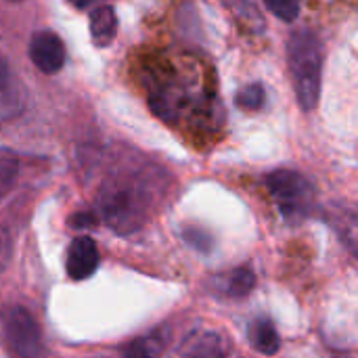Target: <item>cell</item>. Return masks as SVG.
<instances>
[{
	"label": "cell",
	"instance_id": "1",
	"mask_svg": "<svg viewBox=\"0 0 358 358\" xmlns=\"http://www.w3.org/2000/svg\"><path fill=\"white\" fill-rule=\"evenodd\" d=\"M287 61L302 109H315L321 94L323 71V46L319 36L310 29L294 31L287 42Z\"/></svg>",
	"mask_w": 358,
	"mask_h": 358
},
{
	"label": "cell",
	"instance_id": "2",
	"mask_svg": "<svg viewBox=\"0 0 358 358\" xmlns=\"http://www.w3.org/2000/svg\"><path fill=\"white\" fill-rule=\"evenodd\" d=\"M153 195L141 180H113L99 195V214L115 231L138 229L151 208Z\"/></svg>",
	"mask_w": 358,
	"mask_h": 358
},
{
	"label": "cell",
	"instance_id": "3",
	"mask_svg": "<svg viewBox=\"0 0 358 358\" xmlns=\"http://www.w3.org/2000/svg\"><path fill=\"white\" fill-rule=\"evenodd\" d=\"M266 187L279 208V212L292 220L298 222L302 220L310 208H313V199H315V191L310 187V182L294 170H275L268 174L266 178Z\"/></svg>",
	"mask_w": 358,
	"mask_h": 358
},
{
	"label": "cell",
	"instance_id": "4",
	"mask_svg": "<svg viewBox=\"0 0 358 358\" xmlns=\"http://www.w3.org/2000/svg\"><path fill=\"white\" fill-rule=\"evenodd\" d=\"M2 338L10 352L19 358L44 357V340L36 319L19 304H8L0 310Z\"/></svg>",
	"mask_w": 358,
	"mask_h": 358
},
{
	"label": "cell",
	"instance_id": "5",
	"mask_svg": "<svg viewBox=\"0 0 358 358\" xmlns=\"http://www.w3.org/2000/svg\"><path fill=\"white\" fill-rule=\"evenodd\" d=\"M29 57L34 65L44 73H57L65 63L63 40L55 31H38L29 42Z\"/></svg>",
	"mask_w": 358,
	"mask_h": 358
},
{
	"label": "cell",
	"instance_id": "6",
	"mask_svg": "<svg viewBox=\"0 0 358 358\" xmlns=\"http://www.w3.org/2000/svg\"><path fill=\"white\" fill-rule=\"evenodd\" d=\"M325 220L336 231L342 245L358 258V208L348 203H334L327 208Z\"/></svg>",
	"mask_w": 358,
	"mask_h": 358
},
{
	"label": "cell",
	"instance_id": "7",
	"mask_svg": "<svg viewBox=\"0 0 358 358\" xmlns=\"http://www.w3.org/2000/svg\"><path fill=\"white\" fill-rule=\"evenodd\" d=\"M99 266V250L90 237H78L71 241L67 252V275L73 281L88 279Z\"/></svg>",
	"mask_w": 358,
	"mask_h": 358
},
{
	"label": "cell",
	"instance_id": "8",
	"mask_svg": "<svg viewBox=\"0 0 358 358\" xmlns=\"http://www.w3.org/2000/svg\"><path fill=\"white\" fill-rule=\"evenodd\" d=\"M25 105V92L17 76L10 71L4 57H0V120H8L21 113Z\"/></svg>",
	"mask_w": 358,
	"mask_h": 358
},
{
	"label": "cell",
	"instance_id": "9",
	"mask_svg": "<svg viewBox=\"0 0 358 358\" xmlns=\"http://www.w3.org/2000/svg\"><path fill=\"white\" fill-rule=\"evenodd\" d=\"M229 346L214 331H199L191 336L185 344L182 358H227Z\"/></svg>",
	"mask_w": 358,
	"mask_h": 358
},
{
	"label": "cell",
	"instance_id": "10",
	"mask_svg": "<svg viewBox=\"0 0 358 358\" xmlns=\"http://www.w3.org/2000/svg\"><path fill=\"white\" fill-rule=\"evenodd\" d=\"M248 338H250V344L256 352L264 355V357H273L279 352L281 348V340H279V334L273 325L271 319H256L252 325H250V331H248Z\"/></svg>",
	"mask_w": 358,
	"mask_h": 358
},
{
	"label": "cell",
	"instance_id": "11",
	"mask_svg": "<svg viewBox=\"0 0 358 358\" xmlns=\"http://www.w3.org/2000/svg\"><path fill=\"white\" fill-rule=\"evenodd\" d=\"M115 31H117V17H115L113 6H109V4L99 6L90 15V34H92L94 44H99V46L109 44L113 40Z\"/></svg>",
	"mask_w": 358,
	"mask_h": 358
},
{
	"label": "cell",
	"instance_id": "12",
	"mask_svg": "<svg viewBox=\"0 0 358 358\" xmlns=\"http://www.w3.org/2000/svg\"><path fill=\"white\" fill-rule=\"evenodd\" d=\"M256 287V275L250 268H235L218 279V289L231 298H243Z\"/></svg>",
	"mask_w": 358,
	"mask_h": 358
},
{
	"label": "cell",
	"instance_id": "13",
	"mask_svg": "<svg viewBox=\"0 0 358 358\" xmlns=\"http://www.w3.org/2000/svg\"><path fill=\"white\" fill-rule=\"evenodd\" d=\"M19 174V159L15 153L0 149V199L13 189Z\"/></svg>",
	"mask_w": 358,
	"mask_h": 358
},
{
	"label": "cell",
	"instance_id": "14",
	"mask_svg": "<svg viewBox=\"0 0 358 358\" xmlns=\"http://www.w3.org/2000/svg\"><path fill=\"white\" fill-rule=\"evenodd\" d=\"M266 101V92L260 84H250L243 90L237 92V105L245 111H258L264 107Z\"/></svg>",
	"mask_w": 358,
	"mask_h": 358
},
{
	"label": "cell",
	"instance_id": "15",
	"mask_svg": "<svg viewBox=\"0 0 358 358\" xmlns=\"http://www.w3.org/2000/svg\"><path fill=\"white\" fill-rule=\"evenodd\" d=\"M157 355H159V342L155 338H145L132 342L126 348L124 358H157Z\"/></svg>",
	"mask_w": 358,
	"mask_h": 358
},
{
	"label": "cell",
	"instance_id": "16",
	"mask_svg": "<svg viewBox=\"0 0 358 358\" xmlns=\"http://www.w3.org/2000/svg\"><path fill=\"white\" fill-rule=\"evenodd\" d=\"M268 10L277 15L283 21H294L300 15V4L302 0H264Z\"/></svg>",
	"mask_w": 358,
	"mask_h": 358
},
{
	"label": "cell",
	"instance_id": "17",
	"mask_svg": "<svg viewBox=\"0 0 358 358\" xmlns=\"http://www.w3.org/2000/svg\"><path fill=\"white\" fill-rule=\"evenodd\" d=\"M187 239H189V243L195 245L197 250H208V248H210V237L203 235L201 231H191V233H187Z\"/></svg>",
	"mask_w": 358,
	"mask_h": 358
},
{
	"label": "cell",
	"instance_id": "18",
	"mask_svg": "<svg viewBox=\"0 0 358 358\" xmlns=\"http://www.w3.org/2000/svg\"><path fill=\"white\" fill-rule=\"evenodd\" d=\"M76 8H86V6H90L92 2H96V0H69Z\"/></svg>",
	"mask_w": 358,
	"mask_h": 358
}]
</instances>
